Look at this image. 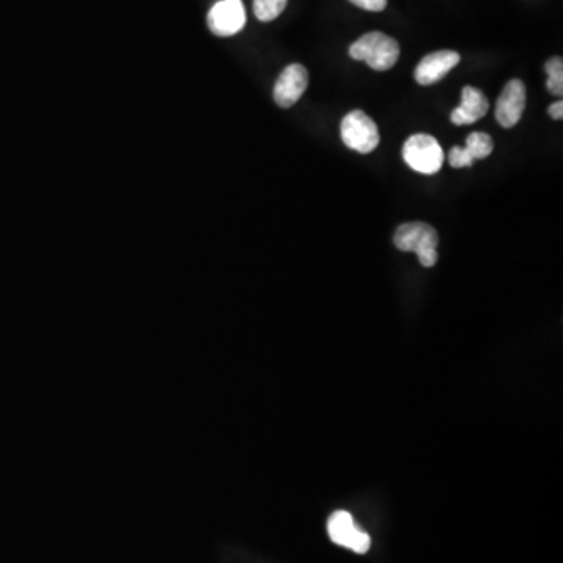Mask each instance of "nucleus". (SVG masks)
Returning a JSON list of instances; mask_svg holds the SVG:
<instances>
[{
  "label": "nucleus",
  "mask_w": 563,
  "mask_h": 563,
  "mask_svg": "<svg viewBox=\"0 0 563 563\" xmlns=\"http://www.w3.org/2000/svg\"><path fill=\"white\" fill-rule=\"evenodd\" d=\"M398 41L382 32H370L349 47V55L357 61H365L374 71H388L398 63Z\"/></svg>",
  "instance_id": "nucleus-1"
},
{
  "label": "nucleus",
  "mask_w": 563,
  "mask_h": 563,
  "mask_svg": "<svg viewBox=\"0 0 563 563\" xmlns=\"http://www.w3.org/2000/svg\"><path fill=\"white\" fill-rule=\"evenodd\" d=\"M393 241L399 251L415 252L424 268L437 265L438 234L431 224L421 221L402 224L396 229Z\"/></svg>",
  "instance_id": "nucleus-2"
},
{
  "label": "nucleus",
  "mask_w": 563,
  "mask_h": 563,
  "mask_svg": "<svg viewBox=\"0 0 563 563\" xmlns=\"http://www.w3.org/2000/svg\"><path fill=\"white\" fill-rule=\"evenodd\" d=\"M404 162L424 176H432L442 169L445 162L442 146L431 135L416 133L404 143L402 148Z\"/></svg>",
  "instance_id": "nucleus-3"
},
{
  "label": "nucleus",
  "mask_w": 563,
  "mask_h": 563,
  "mask_svg": "<svg viewBox=\"0 0 563 563\" xmlns=\"http://www.w3.org/2000/svg\"><path fill=\"white\" fill-rule=\"evenodd\" d=\"M341 140L352 151L370 154L381 143L376 122L362 110H354L341 121Z\"/></svg>",
  "instance_id": "nucleus-4"
},
{
  "label": "nucleus",
  "mask_w": 563,
  "mask_h": 563,
  "mask_svg": "<svg viewBox=\"0 0 563 563\" xmlns=\"http://www.w3.org/2000/svg\"><path fill=\"white\" fill-rule=\"evenodd\" d=\"M327 532L335 545L351 549L354 553L365 554L370 551L371 537L354 523L351 513L345 510L330 515L327 521Z\"/></svg>",
  "instance_id": "nucleus-5"
},
{
  "label": "nucleus",
  "mask_w": 563,
  "mask_h": 563,
  "mask_svg": "<svg viewBox=\"0 0 563 563\" xmlns=\"http://www.w3.org/2000/svg\"><path fill=\"white\" fill-rule=\"evenodd\" d=\"M208 29L216 36H234L246 26V10L241 0H221L207 16Z\"/></svg>",
  "instance_id": "nucleus-6"
},
{
  "label": "nucleus",
  "mask_w": 563,
  "mask_h": 563,
  "mask_svg": "<svg viewBox=\"0 0 563 563\" xmlns=\"http://www.w3.org/2000/svg\"><path fill=\"white\" fill-rule=\"evenodd\" d=\"M526 87L520 79H513L504 87L503 93L496 102V121L504 129H512L523 118L526 108Z\"/></svg>",
  "instance_id": "nucleus-7"
},
{
  "label": "nucleus",
  "mask_w": 563,
  "mask_h": 563,
  "mask_svg": "<svg viewBox=\"0 0 563 563\" xmlns=\"http://www.w3.org/2000/svg\"><path fill=\"white\" fill-rule=\"evenodd\" d=\"M307 87H309V72L299 63H293L280 72L274 87V101L282 108L293 107L301 99Z\"/></svg>",
  "instance_id": "nucleus-8"
},
{
  "label": "nucleus",
  "mask_w": 563,
  "mask_h": 563,
  "mask_svg": "<svg viewBox=\"0 0 563 563\" xmlns=\"http://www.w3.org/2000/svg\"><path fill=\"white\" fill-rule=\"evenodd\" d=\"M459 63L460 55L454 51H438L426 55L416 66L415 80L423 87H429L445 79L449 71L456 68Z\"/></svg>",
  "instance_id": "nucleus-9"
},
{
  "label": "nucleus",
  "mask_w": 563,
  "mask_h": 563,
  "mask_svg": "<svg viewBox=\"0 0 563 563\" xmlns=\"http://www.w3.org/2000/svg\"><path fill=\"white\" fill-rule=\"evenodd\" d=\"M493 152V140L488 133L473 132L468 135L467 144L460 148L454 146L449 151V165L452 168L473 166L476 160H484Z\"/></svg>",
  "instance_id": "nucleus-10"
},
{
  "label": "nucleus",
  "mask_w": 563,
  "mask_h": 563,
  "mask_svg": "<svg viewBox=\"0 0 563 563\" xmlns=\"http://www.w3.org/2000/svg\"><path fill=\"white\" fill-rule=\"evenodd\" d=\"M487 96L477 88L463 87L462 90V104L451 113L452 124L456 126H471L474 122L484 118L488 113Z\"/></svg>",
  "instance_id": "nucleus-11"
},
{
  "label": "nucleus",
  "mask_w": 563,
  "mask_h": 563,
  "mask_svg": "<svg viewBox=\"0 0 563 563\" xmlns=\"http://www.w3.org/2000/svg\"><path fill=\"white\" fill-rule=\"evenodd\" d=\"M288 0H254V15L262 22L279 18L287 7Z\"/></svg>",
  "instance_id": "nucleus-12"
},
{
  "label": "nucleus",
  "mask_w": 563,
  "mask_h": 563,
  "mask_svg": "<svg viewBox=\"0 0 563 563\" xmlns=\"http://www.w3.org/2000/svg\"><path fill=\"white\" fill-rule=\"evenodd\" d=\"M546 74H548V82L546 87L554 96H562L563 94V60L560 57H553L546 61Z\"/></svg>",
  "instance_id": "nucleus-13"
},
{
  "label": "nucleus",
  "mask_w": 563,
  "mask_h": 563,
  "mask_svg": "<svg viewBox=\"0 0 563 563\" xmlns=\"http://www.w3.org/2000/svg\"><path fill=\"white\" fill-rule=\"evenodd\" d=\"M349 2L366 11H382L387 7V0H349Z\"/></svg>",
  "instance_id": "nucleus-14"
},
{
  "label": "nucleus",
  "mask_w": 563,
  "mask_h": 563,
  "mask_svg": "<svg viewBox=\"0 0 563 563\" xmlns=\"http://www.w3.org/2000/svg\"><path fill=\"white\" fill-rule=\"evenodd\" d=\"M548 113L551 118L556 119V121L559 119L560 121V119L563 118V102L557 101L554 102V104L549 105Z\"/></svg>",
  "instance_id": "nucleus-15"
}]
</instances>
